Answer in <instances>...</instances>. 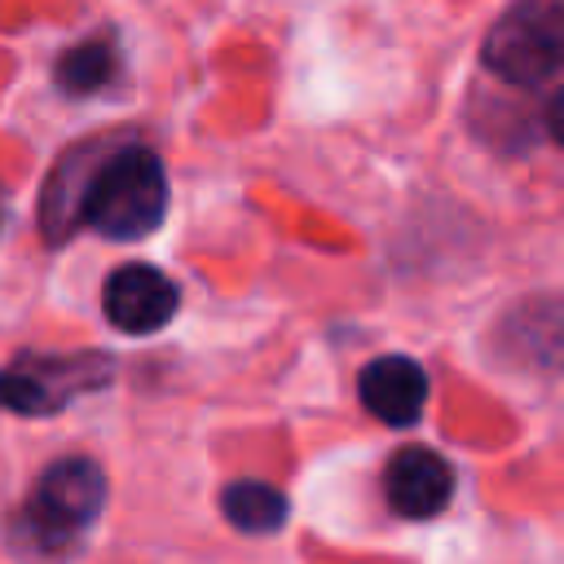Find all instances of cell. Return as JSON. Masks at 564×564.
Returning <instances> with one entry per match:
<instances>
[{
  "instance_id": "obj_1",
  "label": "cell",
  "mask_w": 564,
  "mask_h": 564,
  "mask_svg": "<svg viewBox=\"0 0 564 564\" xmlns=\"http://www.w3.org/2000/svg\"><path fill=\"white\" fill-rule=\"evenodd\" d=\"M163 207H167L163 163L145 145L115 150L93 172V181L84 185V198H79V216L119 242L154 234L163 220Z\"/></svg>"
},
{
  "instance_id": "obj_2",
  "label": "cell",
  "mask_w": 564,
  "mask_h": 564,
  "mask_svg": "<svg viewBox=\"0 0 564 564\" xmlns=\"http://www.w3.org/2000/svg\"><path fill=\"white\" fill-rule=\"evenodd\" d=\"M564 18L560 0H520L485 40V66L507 84H538L560 70Z\"/></svg>"
},
{
  "instance_id": "obj_3",
  "label": "cell",
  "mask_w": 564,
  "mask_h": 564,
  "mask_svg": "<svg viewBox=\"0 0 564 564\" xmlns=\"http://www.w3.org/2000/svg\"><path fill=\"white\" fill-rule=\"evenodd\" d=\"M106 502V476L93 458H62L53 467H44L35 494H31V520L40 533L48 538H70L84 524L97 520Z\"/></svg>"
},
{
  "instance_id": "obj_4",
  "label": "cell",
  "mask_w": 564,
  "mask_h": 564,
  "mask_svg": "<svg viewBox=\"0 0 564 564\" xmlns=\"http://www.w3.org/2000/svg\"><path fill=\"white\" fill-rule=\"evenodd\" d=\"M176 304H181L176 282L154 264H123L106 278V291H101V308L110 326H119L123 335L163 330L176 317Z\"/></svg>"
},
{
  "instance_id": "obj_5",
  "label": "cell",
  "mask_w": 564,
  "mask_h": 564,
  "mask_svg": "<svg viewBox=\"0 0 564 564\" xmlns=\"http://www.w3.org/2000/svg\"><path fill=\"white\" fill-rule=\"evenodd\" d=\"M106 375V366L97 357H26L13 370L0 375V405L18 410V414H53L70 401V392H79L84 383H97Z\"/></svg>"
},
{
  "instance_id": "obj_6",
  "label": "cell",
  "mask_w": 564,
  "mask_h": 564,
  "mask_svg": "<svg viewBox=\"0 0 564 564\" xmlns=\"http://www.w3.org/2000/svg\"><path fill=\"white\" fill-rule=\"evenodd\" d=\"M383 494H388V507L397 516H410V520H427L436 516L449 494H454V471L449 463L436 454V449H423V445H405L388 458V471H383Z\"/></svg>"
},
{
  "instance_id": "obj_7",
  "label": "cell",
  "mask_w": 564,
  "mask_h": 564,
  "mask_svg": "<svg viewBox=\"0 0 564 564\" xmlns=\"http://www.w3.org/2000/svg\"><path fill=\"white\" fill-rule=\"evenodd\" d=\"M361 405L388 423V427H410L423 405H427V375L410 357H379L361 370Z\"/></svg>"
},
{
  "instance_id": "obj_8",
  "label": "cell",
  "mask_w": 564,
  "mask_h": 564,
  "mask_svg": "<svg viewBox=\"0 0 564 564\" xmlns=\"http://www.w3.org/2000/svg\"><path fill=\"white\" fill-rule=\"evenodd\" d=\"M220 511H225V520L234 529L264 538V533L282 529L291 507H286V494L278 485H269V480H234L225 489V498H220Z\"/></svg>"
},
{
  "instance_id": "obj_9",
  "label": "cell",
  "mask_w": 564,
  "mask_h": 564,
  "mask_svg": "<svg viewBox=\"0 0 564 564\" xmlns=\"http://www.w3.org/2000/svg\"><path fill=\"white\" fill-rule=\"evenodd\" d=\"M106 79H110V48L106 44H84V48L62 57V84L66 88L88 93V88H97Z\"/></svg>"
}]
</instances>
